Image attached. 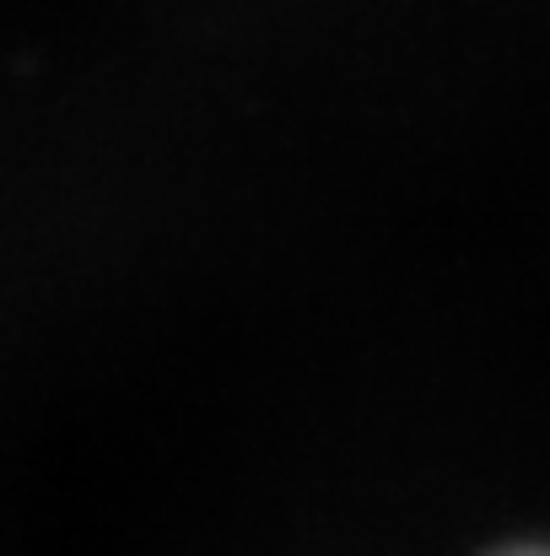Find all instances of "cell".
<instances>
[{
  "mask_svg": "<svg viewBox=\"0 0 550 556\" xmlns=\"http://www.w3.org/2000/svg\"><path fill=\"white\" fill-rule=\"evenodd\" d=\"M513 556H550V552H513Z\"/></svg>",
  "mask_w": 550,
  "mask_h": 556,
  "instance_id": "obj_1",
  "label": "cell"
}]
</instances>
